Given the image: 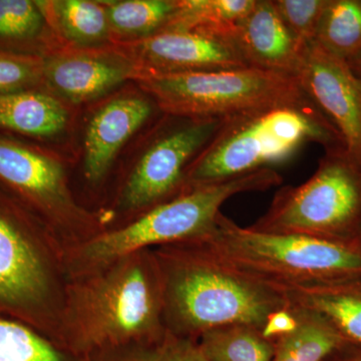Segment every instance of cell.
<instances>
[{
  "label": "cell",
  "mask_w": 361,
  "mask_h": 361,
  "mask_svg": "<svg viewBox=\"0 0 361 361\" xmlns=\"http://www.w3.org/2000/svg\"><path fill=\"white\" fill-rule=\"evenodd\" d=\"M345 151L343 140L307 94L223 120L189 166L185 191L273 169L305 145ZM346 153V152H345Z\"/></svg>",
  "instance_id": "cell-1"
},
{
  "label": "cell",
  "mask_w": 361,
  "mask_h": 361,
  "mask_svg": "<svg viewBox=\"0 0 361 361\" xmlns=\"http://www.w3.org/2000/svg\"><path fill=\"white\" fill-rule=\"evenodd\" d=\"M249 228L358 246L361 168L345 151L326 152L310 179L280 188L268 210Z\"/></svg>",
  "instance_id": "cell-4"
},
{
  "label": "cell",
  "mask_w": 361,
  "mask_h": 361,
  "mask_svg": "<svg viewBox=\"0 0 361 361\" xmlns=\"http://www.w3.org/2000/svg\"><path fill=\"white\" fill-rule=\"evenodd\" d=\"M222 122L218 118L180 116V122L159 135L137 161L123 190V205L139 209L172 200L170 197L185 188L188 168Z\"/></svg>",
  "instance_id": "cell-7"
},
{
  "label": "cell",
  "mask_w": 361,
  "mask_h": 361,
  "mask_svg": "<svg viewBox=\"0 0 361 361\" xmlns=\"http://www.w3.org/2000/svg\"><path fill=\"white\" fill-rule=\"evenodd\" d=\"M186 243L283 292L361 275L360 246L255 231L240 227L222 213L210 232Z\"/></svg>",
  "instance_id": "cell-3"
},
{
  "label": "cell",
  "mask_w": 361,
  "mask_h": 361,
  "mask_svg": "<svg viewBox=\"0 0 361 361\" xmlns=\"http://www.w3.org/2000/svg\"><path fill=\"white\" fill-rule=\"evenodd\" d=\"M153 113V106L142 97L115 99L97 111L90 120L85 140V174L101 180L116 154Z\"/></svg>",
  "instance_id": "cell-13"
},
{
  "label": "cell",
  "mask_w": 361,
  "mask_h": 361,
  "mask_svg": "<svg viewBox=\"0 0 361 361\" xmlns=\"http://www.w3.org/2000/svg\"><path fill=\"white\" fill-rule=\"evenodd\" d=\"M198 348L206 361H271L274 342L248 324H226L203 332Z\"/></svg>",
  "instance_id": "cell-17"
},
{
  "label": "cell",
  "mask_w": 361,
  "mask_h": 361,
  "mask_svg": "<svg viewBox=\"0 0 361 361\" xmlns=\"http://www.w3.org/2000/svg\"><path fill=\"white\" fill-rule=\"evenodd\" d=\"M135 51L142 77L249 68L231 40L209 32H157L139 40Z\"/></svg>",
  "instance_id": "cell-11"
},
{
  "label": "cell",
  "mask_w": 361,
  "mask_h": 361,
  "mask_svg": "<svg viewBox=\"0 0 361 361\" xmlns=\"http://www.w3.org/2000/svg\"><path fill=\"white\" fill-rule=\"evenodd\" d=\"M353 73L361 80V49L353 58L346 61Z\"/></svg>",
  "instance_id": "cell-30"
},
{
  "label": "cell",
  "mask_w": 361,
  "mask_h": 361,
  "mask_svg": "<svg viewBox=\"0 0 361 361\" xmlns=\"http://www.w3.org/2000/svg\"><path fill=\"white\" fill-rule=\"evenodd\" d=\"M134 71L127 61L82 54L44 61V80L75 103L104 96L132 77Z\"/></svg>",
  "instance_id": "cell-14"
},
{
  "label": "cell",
  "mask_w": 361,
  "mask_h": 361,
  "mask_svg": "<svg viewBox=\"0 0 361 361\" xmlns=\"http://www.w3.org/2000/svg\"><path fill=\"white\" fill-rule=\"evenodd\" d=\"M249 68L293 77L301 49L273 0H255L228 35Z\"/></svg>",
  "instance_id": "cell-12"
},
{
  "label": "cell",
  "mask_w": 361,
  "mask_h": 361,
  "mask_svg": "<svg viewBox=\"0 0 361 361\" xmlns=\"http://www.w3.org/2000/svg\"><path fill=\"white\" fill-rule=\"evenodd\" d=\"M255 4V0H183L166 30L204 32L228 39L231 30Z\"/></svg>",
  "instance_id": "cell-18"
},
{
  "label": "cell",
  "mask_w": 361,
  "mask_h": 361,
  "mask_svg": "<svg viewBox=\"0 0 361 361\" xmlns=\"http://www.w3.org/2000/svg\"><path fill=\"white\" fill-rule=\"evenodd\" d=\"M141 85L167 115L225 120L303 96L290 75L254 68L144 75Z\"/></svg>",
  "instance_id": "cell-5"
},
{
  "label": "cell",
  "mask_w": 361,
  "mask_h": 361,
  "mask_svg": "<svg viewBox=\"0 0 361 361\" xmlns=\"http://www.w3.org/2000/svg\"><path fill=\"white\" fill-rule=\"evenodd\" d=\"M293 78L339 133L346 155L361 168V80L346 61L315 42L301 49Z\"/></svg>",
  "instance_id": "cell-10"
},
{
  "label": "cell",
  "mask_w": 361,
  "mask_h": 361,
  "mask_svg": "<svg viewBox=\"0 0 361 361\" xmlns=\"http://www.w3.org/2000/svg\"><path fill=\"white\" fill-rule=\"evenodd\" d=\"M44 20L35 1L0 0V49L18 52L39 37Z\"/></svg>",
  "instance_id": "cell-23"
},
{
  "label": "cell",
  "mask_w": 361,
  "mask_h": 361,
  "mask_svg": "<svg viewBox=\"0 0 361 361\" xmlns=\"http://www.w3.org/2000/svg\"><path fill=\"white\" fill-rule=\"evenodd\" d=\"M273 4L299 49L314 42L327 0H273Z\"/></svg>",
  "instance_id": "cell-26"
},
{
  "label": "cell",
  "mask_w": 361,
  "mask_h": 361,
  "mask_svg": "<svg viewBox=\"0 0 361 361\" xmlns=\"http://www.w3.org/2000/svg\"><path fill=\"white\" fill-rule=\"evenodd\" d=\"M42 13L49 11L59 30L71 42L80 44H96L108 35L106 9L96 2L85 0L35 1Z\"/></svg>",
  "instance_id": "cell-21"
},
{
  "label": "cell",
  "mask_w": 361,
  "mask_h": 361,
  "mask_svg": "<svg viewBox=\"0 0 361 361\" xmlns=\"http://www.w3.org/2000/svg\"><path fill=\"white\" fill-rule=\"evenodd\" d=\"M176 8L175 0H127L111 2L106 13L116 32L147 37L161 32Z\"/></svg>",
  "instance_id": "cell-22"
},
{
  "label": "cell",
  "mask_w": 361,
  "mask_h": 361,
  "mask_svg": "<svg viewBox=\"0 0 361 361\" xmlns=\"http://www.w3.org/2000/svg\"><path fill=\"white\" fill-rule=\"evenodd\" d=\"M357 244H358V246H360L361 248V233L360 235V238H358Z\"/></svg>",
  "instance_id": "cell-31"
},
{
  "label": "cell",
  "mask_w": 361,
  "mask_h": 361,
  "mask_svg": "<svg viewBox=\"0 0 361 361\" xmlns=\"http://www.w3.org/2000/svg\"><path fill=\"white\" fill-rule=\"evenodd\" d=\"M322 361H361V345L345 342L332 350Z\"/></svg>",
  "instance_id": "cell-29"
},
{
  "label": "cell",
  "mask_w": 361,
  "mask_h": 361,
  "mask_svg": "<svg viewBox=\"0 0 361 361\" xmlns=\"http://www.w3.org/2000/svg\"><path fill=\"white\" fill-rule=\"evenodd\" d=\"M314 42L348 61L361 49V0H327Z\"/></svg>",
  "instance_id": "cell-20"
},
{
  "label": "cell",
  "mask_w": 361,
  "mask_h": 361,
  "mask_svg": "<svg viewBox=\"0 0 361 361\" xmlns=\"http://www.w3.org/2000/svg\"><path fill=\"white\" fill-rule=\"evenodd\" d=\"M297 317L291 305L284 310H278L268 318L261 329L263 336L274 342L280 337L291 334L297 327Z\"/></svg>",
  "instance_id": "cell-28"
},
{
  "label": "cell",
  "mask_w": 361,
  "mask_h": 361,
  "mask_svg": "<svg viewBox=\"0 0 361 361\" xmlns=\"http://www.w3.org/2000/svg\"><path fill=\"white\" fill-rule=\"evenodd\" d=\"M274 169H263L235 179L188 190L157 205L141 219L104 235L87 247V257L104 262L154 244L182 243L201 238L213 229L220 209L231 197L266 191L282 184Z\"/></svg>",
  "instance_id": "cell-6"
},
{
  "label": "cell",
  "mask_w": 361,
  "mask_h": 361,
  "mask_svg": "<svg viewBox=\"0 0 361 361\" xmlns=\"http://www.w3.org/2000/svg\"><path fill=\"white\" fill-rule=\"evenodd\" d=\"M291 305L323 318L346 343L361 345V275L285 290Z\"/></svg>",
  "instance_id": "cell-15"
},
{
  "label": "cell",
  "mask_w": 361,
  "mask_h": 361,
  "mask_svg": "<svg viewBox=\"0 0 361 361\" xmlns=\"http://www.w3.org/2000/svg\"><path fill=\"white\" fill-rule=\"evenodd\" d=\"M94 361H204L198 343L168 331L160 341L132 351L101 356Z\"/></svg>",
  "instance_id": "cell-25"
},
{
  "label": "cell",
  "mask_w": 361,
  "mask_h": 361,
  "mask_svg": "<svg viewBox=\"0 0 361 361\" xmlns=\"http://www.w3.org/2000/svg\"><path fill=\"white\" fill-rule=\"evenodd\" d=\"M161 257L165 317L182 338L226 324L262 329L271 314L290 305L286 294L233 269L190 244L177 243Z\"/></svg>",
  "instance_id": "cell-2"
},
{
  "label": "cell",
  "mask_w": 361,
  "mask_h": 361,
  "mask_svg": "<svg viewBox=\"0 0 361 361\" xmlns=\"http://www.w3.org/2000/svg\"><path fill=\"white\" fill-rule=\"evenodd\" d=\"M291 307L298 322L297 327L274 341L271 361H322L332 350L345 343L320 316L296 306Z\"/></svg>",
  "instance_id": "cell-19"
},
{
  "label": "cell",
  "mask_w": 361,
  "mask_h": 361,
  "mask_svg": "<svg viewBox=\"0 0 361 361\" xmlns=\"http://www.w3.org/2000/svg\"><path fill=\"white\" fill-rule=\"evenodd\" d=\"M0 361H71V358L23 323L0 317Z\"/></svg>",
  "instance_id": "cell-24"
},
{
  "label": "cell",
  "mask_w": 361,
  "mask_h": 361,
  "mask_svg": "<svg viewBox=\"0 0 361 361\" xmlns=\"http://www.w3.org/2000/svg\"><path fill=\"white\" fill-rule=\"evenodd\" d=\"M96 310L101 329L92 348L118 345L135 336L160 341L168 332L161 326L165 315L161 271L149 273L141 266L121 271L99 292Z\"/></svg>",
  "instance_id": "cell-9"
},
{
  "label": "cell",
  "mask_w": 361,
  "mask_h": 361,
  "mask_svg": "<svg viewBox=\"0 0 361 361\" xmlns=\"http://www.w3.org/2000/svg\"><path fill=\"white\" fill-rule=\"evenodd\" d=\"M204 361H206L205 360H204Z\"/></svg>",
  "instance_id": "cell-32"
},
{
  "label": "cell",
  "mask_w": 361,
  "mask_h": 361,
  "mask_svg": "<svg viewBox=\"0 0 361 361\" xmlns=\"http://www.w3.org/2000/svg\"><path fill=\"white\" fill-rule=\"evenodd\" d=\"M44 80V61L0 49V94L35 90Z\"/></svg>",
  "instance_id": "cell-27"
},
{
  "label": "cell",
  "mask_w": 361,
  "mask_h": 361,
  "mask_svg": "<svg viewBox=\"0 0 361 361\" xmlns=\"http://www.w3.org/2000/svg\"><path fill=\"white\" fill-rule=\"evenodd\" d=\"M30 221L0 188V314L32 317L47 297V272Z\"/></svg>",
  "instance_id": "cell-8"
},
{
  "label": "cell",
  "mask_w": 361,
  "mask_h": 361,
  "mask_svg": "<svg viewBox=\"0 0 361 361\" xmlns=\"http://www.w3.org/2000/svg\"><path fill=\"white\" fill-rule=\"evenodd\" d=\"M68 113L54 97L37 90L0 94V135L44 139L65 129Z\"/></svg>",
  "instance_id": "cell-16"
}]
</instances>
